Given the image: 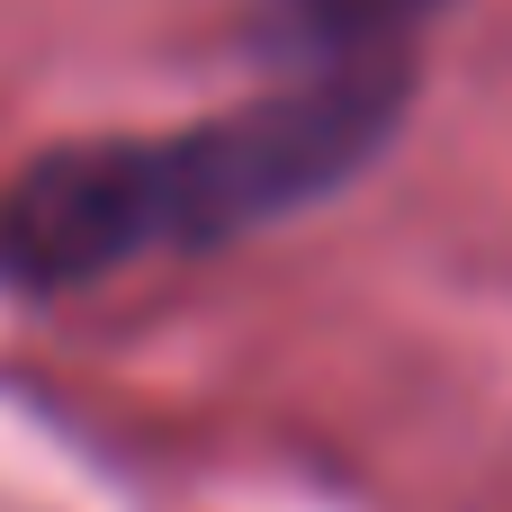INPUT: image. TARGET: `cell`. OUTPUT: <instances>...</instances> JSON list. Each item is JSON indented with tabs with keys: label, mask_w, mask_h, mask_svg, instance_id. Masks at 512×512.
I'll list each match as a JSON object with an SVG mask.
<instances>
[{
	"label": "cell",
	"mask_w": 512,
	"mask_h": 512,
	"mask_svg": "<svg viewBox=\"0 0 512 512\" xmlns=\"http://www.w3.org/2000/svg\"><path fill=\"white\" fill-rule=\"evenodd\" d=\"M405 90V63H324L171 144H63L0 189V261L36 288H90L135 252L261 234L378 162Z\"/></svg>",
	"instance_id": "6da1fadb"
},
{
	"label": "cell",
	"mask_w": 512,
	"mask_h": 512,
	"mask_svg": "<svg viewBox=\"0 0 512 512\" xmlns=\"http://www.w3.org/2000/svg\"><path fill=\"white\" fill-rule=\"evenodd\" d=\"M432 9L441 0H270V27L288 54H306V72H324V63H405Z\"/></svg>",
	"instance_id": "7a4b0ae2"
}]
</instances>
